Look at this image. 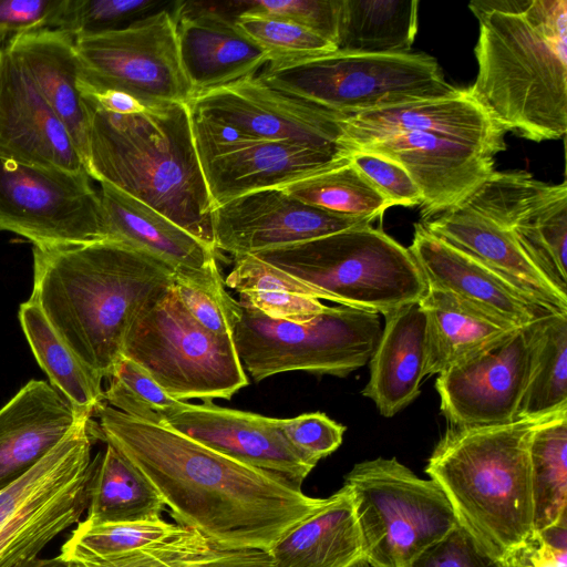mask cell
Here are the masks:
<instances>
[{
	"label": "cell",
	"instance_id": "obj_1",
	"mask_svg": "<svg viewBox=\"0 0 567 567\" xmlns=\"http://www.w3.org/2000/svg\"><path fill=\"white\" fill-rule=\"evenodd\" d=\"M94 437L116 449L159 493L177 525L228 549L268 551L326 498L216 452L173 429L103 403Z\"/></svg>",
	"mask_w": 567,
	"mask_h": 567
},
{
	"label": "cell",
	"instance_id": "obj_2",
	"mask_svg": "<svg viewBox=\"0 0 567 567\" xmlns=\"http://www.w3.org/2000/svg\"><path fill=\"white\" fill-rule=\"evenodd\" d=\"M30 296L92 371L109 379L132 322L175 284L161 259L114 240L33 246Z\"/></svg>",
	"mask_w": 567,
	"mask_h": 567
},
{
	"label": "cell",
	"instance_id": "obj_3",
	"mask_svg": "<svg viewBox=\"0 0 567 567\" xmlns=\"http://www.w3.org/2000/svg\"><path fill=\"white\" fill-rule=\"evenodd\" d=\"M83 100L90 113V177L146 204L215 249L214 204L188 104L158 103L138 114L121 115Z\"/></svg>",
	"mask_w": 567,
	"mask_h": 567
},
{
	"label": "cell",
	"instance_id": "obj_4",
	"mask_svg": "<svg viewBox=\"0 0 567 567\" xmlns=\"http://www.w3.org/2000/svg\"><path fill=\"white\" fill-rule=\"evenodd\" d=\"M477 75L468 95L505 132L534 142L567 132V1L477 16Z\"/></svg>",
	"mask_w": 567,
	"mask_h": 567
},
{
	"label": "cell",
	"instance_id": "obj_5",
	"mask_svg": "<svg viewBox=\"0 0 567 567\" xmlns=\"http://www.w3.org/2000/svg\"><path fill=\"white\" fill-rule=\"evenodd\" d=\"M554 414L449 426L427 460L425 473L445 494L457 524L498 560L534 532L529 441Z\"/></svg>",
	"mask_w": 567,
	"mask_h": 567
},
{
	"label": "cell",
	"instance_id": "obj_6",
	"mask_svg": "<svg viewBox=\"0 0 567 567\" xmlns=\"http://www.w3.org/2000/svg\"><path fill=\"white\" fill-rule=\"evenodd\" d=\"M254 256L310 286L320 299L383 316L427 291L409 248L372 224Z\"/></svg>",
	"mask_w": 567,
	"mask_h": 567
},
{
	"label": "cell",
	"instance_id": "obj_7",
	"mask_svg": "<svg viewBox=\"0 0 567 567\" xmlns=\"http://www.w3.org/2000/svg\"><path fill=\"white\" fill-rule=\"evenodd\" d=\"M267 85L326 110L352 115L454 95L436 60L425 53H331L270 61L257 73Z\"/></svg>",
	"mask_w": 567,
	"mask_h": 567
},
{
	"label": "cell",
	"instance_id": "obj_8",
	"mask_svg": "<svg viewBox=\"0 0 567 567\" xmlns=\"http://www.w3.org/2000/svg\"><path fill=\"white\" fill-rule=\"evenodd\" d=\"M226 307L238 357L256 382L289 371L344 378L369 362L382 332L379 313L346 306L307 322L271 319L229 293Z\"/></svg>",
	"mask_w": 567,
	"mask_h": 567
},
{
	"label": "cell",
	"instance_id": "obj_9",
	"mask_svg": "<svg viewBox=\"0 0 567 567\" xmlns=\"http://www.w3.org/2000/svg\"><path fill=\"white\" fill-rule=\"evenodd\" d=\"M363 546L372 567H408L456 525L441 487L395 457L357 463L344 476Z\"/></svg>",
	"mask_w": 567,
	"mask_h": 567
},
{
	"label": "cell",
	"instance_id": "obj_10",
	"mask_svg": "<svg viewBox=\"0 0 567 567\" xmlns=\"http://www.w3.org/2000/svg\"><path fill=\"white\" fill-rule=\"evenodd\" d=\"M122 355L178 401L229 400L248 385L233 337L202 327L182 305L174 286L132 322Z\"/></svg>",
	"mask_w": 567,
	"mask_h": 567
},
{
	"label": "cell",
	"instance_id": "obj_11",
	"mask_svg": "<svg viewBox=\"0 0 567 567\" xmlns=\"http://www.w3.org/2000/svg\"><path fill=\"white\" fill-rule=\"evenodd\" d=\"M92 420L81 417L41 461L0 489V567L40 557L86 512L93 471Z\"/></svg>",
	"mask_w": 567,
	"mask_h": 567
},
{
	"label": "cell",
	"instance_id": "obj_12",
	"mask_svg": "<svg viewBox=\"0 0 567 567\" xmlns=\"http://www.w3.org/2000/svg\"><path fill=\"white\" fill-rule=\"evenodd\" d=\"M173 6L120 29L76 35L81 92L188 104L194 95L179 62Z\"/></svg>",
	"mask_w": 567,
	"mask_h": 567
},
{
	"label": "cell",
	"instance_id": "obj_13",
	"mask_svg": "<svg viewBox=\"0 0 567 567\" xmlns=\"http://www.w3.org/2000/svg\"><path fill=\"white\" fill-rule=\"evenodd\" d=\"M87 173L0 158V230L33 246L102 240V210Z\"/></svg>",
	"mask_w": 567,
	"mask_h": 567
},
{
	"label": "cell",
	"instance_id": "obj_14",
	"mask_svg": "<svg viewBox=\"0 0 567 567\" xmlns=\"http://www.w3.org/2000/svg\"><path fill=\"white\" fill-rule=\"evenodd\" d=\"M190 114L194 142L214 208L251 192L280 188L332 169L349 162L353 153L349 148L256 138Z\"/></svg>",
	"mask_w": 567,
	"mask_h": 567
},
{
	"label": "cell",
	"instance_id": "obj_15",
	"mask_svg": "<svg viewBox=\"0 0 567 567\" xmlns=\"http://www.w3.org/2000/svg\"><path fill=\"white\" fill-rule=\"evenodd\" d=\"M188 107L195 115L247 136L351 150L343 141L347 115L278 91L257 74L199 94Z\"/></svg>",
	"mask_w": 567,
	"mask_h": 567
},
{
	"label": "cell",
	"instance_id": "obj_16",
	"mask_svg": "<svg viewBox=\"0 0 567 567\" xmlns=\"http://www.w3.org/2000/svg\"><path fill=\"white\" fill-rule=\"evenodd\" d=\"M529 342L525 328L437 374L440 410L450 426H484L517 420L526 385Z\"/></svg>",
	"mask_w": 567,
	"mask_h": 567
},
{
	"label": "cell",
	"instance_id": "obj_17",
	"mask_svg": "<svg viewBox=\"0 0 567 567\" xmlns=\"http://www.w3.org/2000/svg\"><path fill=\"white\" fill-rule=\"evenodd\" d=\"M371 224L305 204L281 187L236 197L216 206L212 216L215 249L234 258Z\"/></svg>",
	"mask_w": 567,
	"mask_h": 567
},
{
	"label": "cell",
	"instance_id": "obj_18",
	"mask_svg": "<svg viewBox=\"0 0 567 567\" xmlns=\"http://www.w3.org/2000/svg\"><path fill=\"white\" fill-rule=\"evenodd\" d=\"M357 150L389 157L408 172L425 221L463 204L495 172L492 154L427 133L392 135Z\"/></svg>",
	"mask_w": 567,
	"mask_h": 567
},
{
	"label": "cell",
	"instance_id": "obj_19",
	"mask_svg": "<svg viewBox=\"0 0 567 567\" xmlns=\"http://www.w3.org/2000/svg\"><path fill=\"white\" fill-rule=\"evenodd\" d=\"M0 158L87 173L69 131L4 45L0 48Z\"/></svg>",
	"mask_w": 567,
	"mask_h": 567
},
{
	"label": "cell",
	"instance_id": "obj_20",
	"mask_svg": "<svg viewBox=\"0 0 567 567\" xmlns=\"http://www.w3.org/2000/svg\"><path fill=\"white\" fill-rule=\"evenodd\" d=\"M163 425L244 464L280 475L300 487L315 468L289 444L280 429V419L223 408L213 402H184Z\"/></svg>",
	"mask_w": 567,
	"mask_h": 567
},
{
	"label": "cell",
	"instance_id": "obj_21",
	"mask_svg": "<svg viewBox=\"0 0 567 567\" xmlns=\"http://www.w3.org/2000/svg\"><path fill=\"white\" fill-rule=\"evenodd\" d=\"M173 16L179 62L193 97L255 75L270 61L217 3L174 1Z\"/></svg>",
	"mask_w": 567,
	"mask_h": 567
},
{
	"label": "cell",
	"instance_id": "obj_22",
	"mask_svg": "<svg viewBox=\"0 0 567 567\" xmlns=\"http://www.w3.org/2000/svg\"><path fill=\"white\" fill-rule=\"evenodd\" d=\"M405 133H427L478 147L493 156L506 150V132L468 95L421 100L347 115L343 141L353 151Z\"/></svg>",
	"mask_w": 567,
	"mask_h": 567
},
{
	"label": "cell",
	"instance_id": "obj_23",
	"mask_svg": "<svg viewBox=\"0 0 567 567\" xmlns=\"http://www.w3.org/2000/svg\"><path fill=\"white\" fill-rule=\"evenodd\" d=\"M408 248L427 288L450 292L517 329L555 313L511 280L429 233L422 224L415 225Z\"/></svg>",
	"mask_w": 567,
	"mask_h": 567
},
{
	"label": "cell",
	"instance_id": "obj_24",
	"mask_svg": "<svg viewBox=\"0 0 567 567\" xmlns=\"http://www.w3.org/2000/svg\"><path fill=\"white\" fill-rule=\"evenodd\" d=\"M100 184L102 240L143 250L171 266L177 277L197 284L223 278L213 247L128 194L107 183Z\"/></svg>",
	"mask_w": 567,
	"mask_h": 567
},
{
	"label": "cell",
	"instance_id": "obj_25",
	"mask_svg": "<svg viewBox=\"0 0 567 567\" xmlns=\"http://www.w3.org/2000/svg\"><path fill=\"white\" fill-rule=\"evenodd\" d=\"M424 228L514 282L555 313H567V293L557 288L528 258L513 233L461 204Z\"/></svg>",
	"mask_w": 567,
	"mask_h": 567
},
{
	"label": "cell",
	"instance_id": "obj_26",
	"mask_svg": "<svg viewBox=\"0 0 567 567\" xmlns=\"http://www.w3.org/2000/svg\"><path fill=\"white\" fill-rule=\"evenodd\" d=\"M81 417L50 383L24 384L0 409V489L41 461Z\"/></svg>",
	"mask_w": 567,
	"mask_h": 567
},
{
	"label": "cell",
	"instance_id": "obj_27",
	"mask_svg": "<svg viewBox=\"0 0 567 567\" xmlns=\"http://www.w3.org/2000/svg\"><path fill=\"white\" fill-rule=\"evenodd\" d=\"M69 131L86 166L90 113L80 90L75 37L58 29L13 34L4 45Z\"/></svg>",
	"mask_w": 567,
	"mask_h": 567
},
{
	"label": "cell",
	"instance_id": "obj_28",
	"mask_svg": "<svg viewBox=\"0 0 567 567\" xmlns=\"http://www.w3.org/2000/svg\"><path fill=\"white\" fill-rule=\"evenodd\" d=\"M384 327L369 360V381L362 395L380 414L392 417L412 403L425 378V318L419 302L384 315Z\"/></svg>",
	"mask_w": 567,
	"mask_h": 567
},
{
	"label": "cell",
	"instance_id": "obj_29",
	"mask_svg": "<svg viewBox=\"0 0 567 567\" xmlns=\"http://www.w3.org/2000/svg\"><path fill=\"white\" fill-rule=\"evenodd\" d=\"M272 567H352L363 546L351 492L342 485L267 551Z\"/></svg>",
	"mask_w": 567,
	"mask_h": 567
},
{
	"label": "cell",
	"instance_id": "obj_30",
	"mask_svg": "<svg viewBox=\"0 0 567 567\" xmlns=\"http://www.w3.org/2000/svg\"><path fill=\"white\" fill-rule=\"evenodd\" d=\"M419 305L425 318V377L449 370L517 330L443 290L427 288Z\"/></svg>",
	"mask_w": 567,
	"mask_h": 567
},
{
	"label": "cell",
	"instance_id": "obj_31",
	"mask_svg": "<svg viewBox=\"0 0 567 567\" xmlns=\"http://www.w3.org/2000/svg\"><path fill=\"white\" fill-rule=\"evenodd\" d=\"M17 567H272V564L267 551L221 548L198 532L183 527L167 539L116 557L92 558L59 551Z\"/></svg>",
	"mask_w": 567,
	"mask_h": 567
},
{
	"label": "cell",
	"instance_id": "obj_32",
	"mask_svg": "<svg viewBox=\"0 0 567 567\" xmlns=\"http://www.w3.org/2000/svg\"><path fill=\"white\" fill-rule=\"evenodd\" d=\"M18 316L32 353L50 384L80 416L91 419L105 403L103 379L79 359L33 299L20 305Z\"/></svg>",
	"mask_w": 567,
	"mask_h": 567
},
{
	"label": "cell",
	"instance_id": "obj_33",
	"mask_svg": "<svg viewBox=\"0 0 567 567\" xmlns=\"http://www.w3.org/2000/svg\"><path fill=\"white\" fill-rule=\"evenodd\" d=\"M166 505L145 476L106 443L93 458L85 520L121 523L162 518Z\"/></svg>",
	"mask_w": 567,
	"mask_h": 567
},
{
	"label": "cell",
	"instance_id": "obj_34",
	"mask_svg": "<svg viewBox=\"0 0 567 567\" xmlns=\"http://www.w3.org/2000/svg\"><path fill=\"white\" fill-rule=\"evenodd\" d=\"M419 1L341 0L336 51L408 53L417 32Z\"/></svg>",
	"mask_w": 567,
	"mask_h": 567
},
{
	"label": "cell",
	"instance_id": "obj_35",
	"mask_svg": "<svg viewBox=\"0 0 567 567\" xmlns=\"http://www.w3.org/2000/svg\"><path fill=\"white\" fill-rule=\"evenodd\" d=\"M525 329L529 365L516 417H538L567 409V313H546Z\"/></svg>",
	"mask_w": 567,
	"mask_h": 567
},
{
	"label": "cell",
	"instance_id": "obj_36",
	"mask_svg": "<svg viewBox=\"0 0 567 567\" xmlns=\"http://www.w3.org/2000/svg\"><path fill=\"white\" fill-rule=\"evenodd\" d=\"M534 532L567 519V409L540 423L529 441Z\"/></svg>",
	"mask_w": 567,
	"mask_h": 567
},
{
	"label": "cell",
	"instance_id": "obj_37",
	"mask_svg": "<svg viewBox=\"0 0 567 567\" xmlns=\"http://www.w3.org/2000/svg\"><path fill=\"white\" fill-rule=\"evenodd\" d=\"M281 188L316 208L371 223L392 207L351 161Z\"/></svg>",
	"mask_w": 567,
	"mask_h": 567
},
{
	"label": "cell",
	"instance_id": "obj_38",
	"mask_svg": "<svg viewBox=\"0 0 567 567\" xmlns=\"http://www.w3.org/2000/svg\"><path fill=\"white\" fill-rule=\"evenodd\" d=\"M509 230L534 265L567 293V193L529 213Z\"/></svg>",
	"mask_w": 567,
	"mask_h": 567
},
{
	"label": "cell",
	"instance_id": "obj_39",
	"mask_svg": "<svg viewBox=\"0 0 567 567\" xmlns=\"http://www.w3.org/2000/svg\"><path fill=\"white\" fill-rule=\"evenodd\" d=\"M182 528L163 518L99 524L84 519L75 525L60 553L92 558L116 557L167 539Z\"/></svg>",
	"mask_w": 567,
	"mask_h": 567
},
{
	"label": "cell",
	"instance_id": "obj_40",
	"mask_svg": "<svg viewBox=\"0 0 567 567\" xmlns=\"http://www.w3.org/2000/svg\"><path fill=\"white\" fill-rule=\"evenodd\" d=\"M104 401L132 417L163 425L184 401L168 395L138 364L121 357L109 378Z\"/></svg>",
	"mask_w": 567,
	"mask_h": 567
},
{
	"label": "cell",
	"instance_id": "obj_41",
	"mask_svg": "<svg viewBox=\"0 0 567 567\" xmlns=\"http://www.w3.org/2000/svg\"><path fill=\"white\" fill-rule=\"evenodd\" d=\"M235 22L269 54L270 61L297 60L336 51L330 41L289 21L243 12L235 17Z\"/></svg>",
	"mask_w": 567,
	"mask_h": 567
},
{
	"label": "cell",
	"instance_id": "obj_42",
	"mask_svg": "<svg viewBox=\"0 0 567 567\" xmlns=\"http://www.w3.org/2000/svg\"><path fill=\"white\" fill-rule=\"evenodd\" d=\"M172 3L157 0H65L55 29L74 37L115 30Z\"/></svg>",
	"mask_w": 567,
	"mask_h": 567
},
{
	"label": "cell",
	"instance_id": "obj_43",
	"mask_svg": "<svg viewBox=\"0 0 567 567\" xmlns=\"http://www.w3.org/2000/svg\"><path fill=\"white\" fill-rule=\"evenodd\" d=\"M340 4L341 0H256L235 2V10L236 16L247 12L292 22L334 44Z\"/></svg>",
	"mask_w": 567,
	"mask_h": 567
},
{
	"label": "cell",
	"instance_id": "obj_44",
	"mask_svg": "<svg viewBox=\"0 0 567 567\" xmlns=\"http://www.w3.org/2000/svg\"><path fill=\"white\" fill-rule=\"evenodd\" d=\"M280 429L299 456L313 467L342 443L346 426L322 412L280 419Z\"/></svg>",
	"mask_w": 567,
	"mask_h": 567
},
{
	"label": "cell",
	"instance_id": "obj_45",
	"mask_svg": "<svg viewBox=\"0 0 567 567\" xmlns=\"http://www.w3.org/2000/svg\"><path fill=\"white\" fill-rule=\"evenodd\" d=\"M350 161L392 206L421 205L419 188L395 161L363 150L353 151Z\"/></svg>",
	"mask_w": 567,
	"mask_h": 567
},
{
	"label": "cell",
	"instance_id": "obj_46",
	"mask_svg": "<svg viewBox=\"0 0 567 567\" xmlns=\"http://www.w3.org/2000/svg\"><path fill=\"white\" fill-rule=\"evenodd\" d=\"M174 288L182 305L202 327L218 336H231L223 278L202 285L176 276Z\"/></svg>",
	"mask_w": 567,
	"mask_h": 567
},
{
	"label": "cell",
	"instance_id": "obj_47",
	"mask_svg": "<svg viewBox=\"0 0 567 567\" xmlns=\"http://www.w3.org/2000/svg\"><path fill=\"white\" fill-rule=\"evenodd\" d=\"M408 567H503L458 524L416 556Z\"/></svg>",
	"mask_w": 567,
	"mask_h": 567
},
{
	"label": "cell",
	"instance_id": "obj_48",
	"mask_svg": "<svg viewBox=\"0 0 567 567\" xmlns=\"http://www.w3.org/2000/svg\"><path fill=\"white\" fill-rule=\"evenodd\" d=\"M567 519L540 532H533L506 554L503 567H567Z\"/></svg>",
	"mask_w": 567,
	"mask_h": 567
},
{
	"label": "cell",
	"instance_id": "obj_49",
	"mask_svg": "<svg viewBox=\"0 0 567 567\" xmlns=\"http://www.w3.org/2000/svg\"><path fill=\"white\" fill-rule=\"evenodd\" d=\"M238 296L243 305L271 319L290 322H307L328 307L319 299L285 291L247 290L238 292Z\"/></svg>",
	"mask_w": 567,
	"mask_h": 567
},
{
	"label": "cell",
	"instance_id": "obj_50",
	"mask_svg": "<svg viewBox=\"0 0 567 567\" xmlns=\"http://www.w3.org/2000/svg\"><path fill=\"white\" fill-rule=\"evenodd\" d=\"M65 0H0V32L55 29Z\"/></svg>",
	"mask_w": 567,
	"mask_h": 567
},
{
	"label": "cell",
	"instance_id": "obj_51",
	"mask_svg": "<svg viewBox=\"0 0 567 567\" xmlns=\"http://www.w3.org/2000/svg\"><path fill=\"white\" fill-rule=\"evenodd\" d=\"M82 93V96L90 100L104 111L121 115H132L144 112L148 105L143 104L133 96L117 91H104L97 93Z\"/></svg>",
	"mask_w": 567,
	"mask_h": 567
},
{
	"label": "cell",
	"instance_id": "obj_52",
	"mask_svg": "<svg viewBox=\"0 0 567 567\" xmlns=\"http://www.w3.org/2000/svg\"><path fill=\"white\" fill-rule=\"evenodd\" d=\"M352 567H372V566L369 563H367L364 559H361L359 563H357Z\"/></svg>",
	"mask_w": 567,
	"mask_h": 567
},
{
	"label": "cell",
	"instance_id": "obj_53",
	"mask_svg": "<svg viewBox=\"0 0 567 567\" xmlns=\"http://www.w3.org/2000/svg\"><path fill=\"white\" fill-rule=\"evenodd\" d=\"M7 33L4 32H0V48H1V44L3 43V41L7 39Z\"/></svg>",
	"mask_w": 567,
	"mask_h": 567
}]
</instances>
